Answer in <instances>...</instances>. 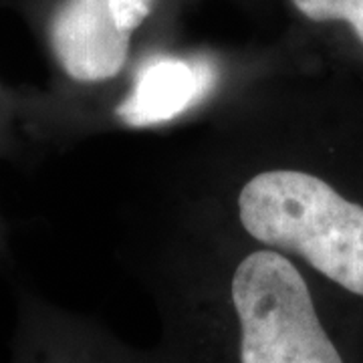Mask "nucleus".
<instances>
[{"label":"nucleus","mask_w":363,"mask_h":363,"mask_svg":"<svg viewBox=\"0 0 363 363\" xmlns=\"http://www.w3.org/2000/svg\"><path fill=\"white\" fill-rule=\"evenodd\" d=\"M117 25L130 33H140L156 9V0H109Z\"/></svg>","instance_id":"6"},{"label":"nucleus","mask_w":363,"mask_h":363,"mask_svg":"<svg viewBox=\"0 0 363 363\" xmlns=\"http://www.w3.org/2000/svg\"><path fill=\"white\" fill-rule=\"evenodd\" d=\"M33 87L0 81V160H28L39 154L30 130Z\"/></svg>","instance_id":"4"},{"label":"nucleus","mask_w":363,"mask_h":363,"mask_svg":"<svg viewBox=\"0 0 363 363\" xmlns=\"http://www.w3.org/2000/svg\"><path fill=\"white\" fill-rule=\"evenodd\" d=\"M11 363H169L160 345L140 350L93 317L69 311L39 293L18 291Z\"/></svg>","instance_id":"3"},{"label":"nucleus","mask_w":363,"mask_h":363,"mask_svg":"<svg viewBox=\"0 0 363 363\" xmlns=\"http://www.w3.org/2000/svg\"><path fill=\"white\" fill-rule=\"evenodd\" d=\"M311 23H345L363 45V0H291Z\"/></svg>","instance_id":"5"},{"label":"nucleus","mask_w":363,"mask_h":363,"mask_svg":"<svg viewBox=\"0 0 363 363\" xmlns=\"http://www.w3.org/2000/svg\"><path fill=\"white\" fill-rule=\"evenodd\" d=\"M281 61L272 52L230 57L152 47L107 117V130L150 131L204 121L233 93Z\"/></svg>","instance_id":"2"},{"label":"nucleus","mask_w":363,"mask_h":363,"mask_svg":"<svg viewBox=\"0 0 363 363\" xmlns=\"http://www.w3.org/2000/svg\"><path fill=\"white\" fill-rule=\"evenodd\" d=\"M125 260L156 305L169 363H363V317L298 262L168 190Z\"/></svg>","instance_id":"1"},{"label":"nucleus","mask_w":363,"mask_h":363,"mask_svg":"<svg viewBox=\"0 0 363 363\" xmlns=\"http://www.w3.org/2000/svg\"><path fill=\"white\" fill-rule=\"evenodd\" d=\"M11 259V240H9V226L2 218L0 212V262H6Z\"/></svg>","instance_id":"7"}]
</instances>
